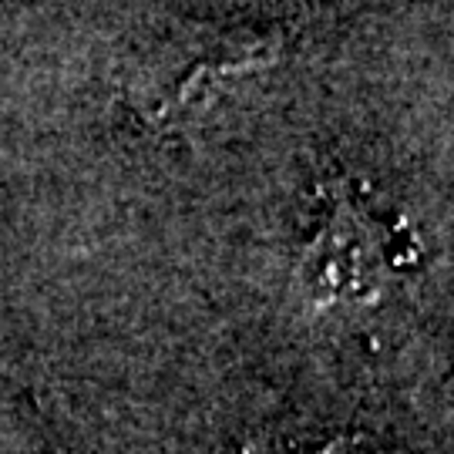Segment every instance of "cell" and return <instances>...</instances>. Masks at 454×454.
<instances>
[{
  "mask_svg": "<svg viewBox=\"0 0 454 454\" xmlns=\"http://www.w3.org/2000/svg\"><path fill=\"white\" fill-rule=\"evenodd\" d=\"M283 37L273 27H199L165 44L135 78L131 101L152 125H172L202 108L212 84L273 65Z\"/></svg>",
  "mask_w": 454,
  "mask_h": 454,
  "instance_id": "6da1fadb",
  "label": "cell"
}]
</instances>
